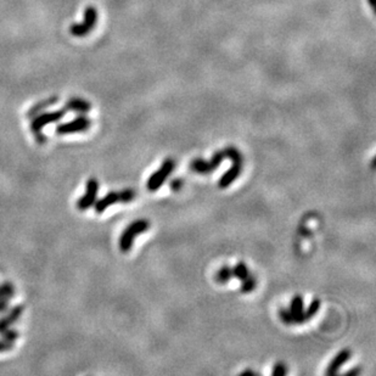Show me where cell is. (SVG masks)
I'll list each match as a JSON object with an SVG mask.
<instances>
[{"label": "cell", "instance_id": "obj_6", "mask_svg": "<svg viewBox=\"0 0 376 376\" xmlns=\"http://www.w3.org/2000/svg\"><path fill=\"white\" fill-rule=\"evenodd\" d=\"M91 127V121L88 119L87 116L82 114V116L76 117L75 120L68 121L66 123H61L56 127V133L59 135H68L73 134V133L85 132Z\"/></svg>", "mask_w": 376, "mask_h": 376}, {"label": "cell", "instance_id": "obj_23", "mask_svg": "<svg viewBox=\"0 0 376 376\" xmlns=\"http://www.w3.org/2000/svg\"><path fill=\"white\" fill-rule=\"evenodd\" d=\"M12 347H14V345H12V342H9V341H5V340H0V352H6V350H10L12 349Z\"/></svg>", "mask_w": 376, "mask_h": 376}, {"label": "cell", "instance_id": "obj_15", "mask_svg": "<svg viewBox=\"0 0 376 376\" xmlns=\"http://www.w3.org/2000/svg\"><path fill=\"white\" fill-rule=\"evenodd\" d=\"M320 306H321L320 299L319 298H314L313 301L311 302V304L308 306V308L306 309V311L303 312V319H304V321L311 320L312 318H313L314 315L317 314L318 312H319Z\"/></svg>", "mask_w": 376, "mask_h": 376}, {"label": "cell", "instance_id": "obj_3", "mask_svg": "<svg viewBox=\"0 0 376 376\" xmlns=\"http://www.w3.org/2000/svg\"><path fill=\"white\" fill-rule=\"evenodd\" d=\"M98 22V10L94 6L89 5L84 10V20L82 24H73L69 27V32L75 37H87L94 27L97 26Z\"/></svg>", "mask_w": 376, "mask_h": 376}, {"label": "cell", "instance_id": "obj_21", "mask_svg": "<svg viewBox=\"0 0 376 376\" xmlns=\"http://www.w3.org/2000/svg\"><path fill=\"white\" fill-rule=\"evenodd\" d=\"M279 315H280V319H281L284 324H286V325L294 324V319H292V315L291 313H290L289 309L281 308L279 311Z\"/></svg>", "mask_w": 376, "mask_h": 376}, {"label": "cell", "instance_id": "obj_1", "mask_svg": "<svg viewBox=\"0 0 376 376\" xmlns=\"http://www.w3.org/2000/svg\"><path fill=\"white\" fill-rule=\"evenodd\" d=\"M150 228V223L146 219H138V221L130 223V224L124 229L120 237V250L123 253L129 252L134 245V239L139 234L146 232Z\"/></svg>", "mask_w": 376, "mask_h": 376}, {"label": "cell", "instance_id": "obj_18", "mask_svg": "<svg viewBox=\"0 0 376 376\" xmlns=\"http://www.w3.org/2000/svg\"><path fill=\"white\" fill-rule=\"evenodd\" d=\"M257 286V280L253 275H248L246 279L241 280V292L242 294H250V292L254 291Z\"/></svg>", "mask_w": 376, "mask_h": 376}, {"label": "cell", "instance_id": "obj_13", "mask_svg": "<svg viewBox=\"0 0 376 376\" xmlns=\"http://www.w3.org/2000/svg\"><path fill=\"white\" fill-rule=\"evenodd\" d=\"M66 111H73V112H78L82 114L88 113L91 110V105L89 101L84 100L81 98H72L66 103Z\"/></svg>", "mask_w": 376, "mask_h": 376}, {"label": "cell", "instance_id": "obj_8", "mask_svg": "<svg viewBox=\"0 0 376 376\" xmlns=\"http://www.w3.org/2000/svg\"><path fill=\"white\" fill-rule=\"evenodd\" d=\"M120 202L124 203L122 191H121V193L111 191V193H108L107 195H105L103 199L97 200V201H95L94 209H95V212L100 215V213H104L105 211H106L110 206L116 205V203H120Z\"/></svg>", "mask_w": 376, "mask_h": 376}, {"label": "cell", "instance_id": "obj_17", "mask_svg": "<svg viewBox=\"0 0 376 376\" xmlns=\"http://www.w3.org/2000/svg\"><path fill=\"white\" fill-rule=\"evenodd\" d=\"M232 269V276H235L238 280H244L246 279L248 275H250V270H248V267L246 266V263L244 262H239L237 263V266L234 267Z\"/></svg>", "mask_w": 376, "mask_h": 376}, {"label": "cell", "instance_id": "obj_20", "mask_svg": "<svg viewBox=\"0 0 376 376\" xmlns=\"http://www.w3.org/2000/svg\"><path fill=\"white\" fill-rule=\"evenodd\" d=\"M0 335H2V339L3 340L9 341V342H14L15 340L18 339V331L12 330V329H10V327H9V329H6V330L3 331V333L0 334Z\"/></svg>", "mask_w": 376, "mask_h": 376}, {"label": "cell", "instance_id": "obj_29", "mask_svg": "<svg viewBox=\"0 0 376 376\" xmlns=\"http://www.w3.org/2000/svg\"><path fill=\"white\" fill-rule=\"evenodd\" d=\"M371 167H372V168H374V167H375V157H374V158H372V162H371Z\"/></svg>", "mask_w": 376, "mask_h": 376}, {"label": "cell", "instance_id": "obj_19", "mask_svg": "<svg viewBox=\"0 0 376 376\" xmlns=\"http://www.w3.org/2000/svg\"><path fill=\"white\" fill-rule=\"evenodd\" d=\"M15 296V288L10 281H5L0 285V298L11 299Z\"/></svg>", "mask_w": 376, "mask_h": 376}, {"label": "cell", "instance_id": "obj_14", "mask_svg": "<svg viewBox=\"0 0 376 376\" xmlns=\"http://www.w3.org/2000/svg\"><path fill=\"white\" fill-rule=\"evenodd\" d=\"M57 101H59V97H50V98L45 99V100H41L39 101V103H37L36 105H33V106L31 107V110L28 111L27 116L30 117V119H33L36 114L45 111V108L53 106L54 104L57 103Z\"/></svg>", "mask_w": 376, "mask_h": 376}, {"label": "cell", "instance_id": "obj_25", "mask_svg": "<svg viewBox=\"0 0 376 376\" xmlns=\"http://www.w3.org/2000/svg\"><path fill=\"white\" fill-rule=\"evenodd\" d=\"M9 301H10V299L0 298V313H2V312H5L6 309L9 308Z\"/></svg>", "mask_w": 376, "mask_h": 376}, {"label": "cell", "instance_id": "obj_5", "mask_svg": "<svg viewBox=\"0 0 376 376\" xmlns=\"http://www.w3.org/2000/svg\"><path fill=\"white\" fill-rule=\"evenodd\" d=\"M227 157V152L224 150H219V151L215 152L212 158L209 161L202 160V158H196L191 163V168L199 174H209L213 171H216L222 163V161Z\"/></svg>", "mask_w": 376, "mask_h": 376}, {"label": "cell", "instance_id": "obj_24", "mask_svg": "<svg viewBox=\"0 0 376 376\" xmlns=\"http://www.w3.org/2000/svg\"><path fill=\"white\" fill-rule=\"evenodd\" d=\"M181 186H183V180H180V179H174V180L172 181V183H171V187H172V189H173V190H175V191L179 190Z\"/></svg>", "mask_w": 376, "mask_h": 376}, {"label": "cell", "instance_id": "obj_12", "mask_svg": "<svg viewBox=\"0 0 376 376\" xmlns=\"http://www.w3.org/2000/svg\"><path fill=\"white\" fill-rule=\"evenodd\" d=\"M22 313H24V306L22 304L15 306L14 308H11L9 313L0 319V334L4 330L9 329L12 324H15L16 321L20 319Z\"/></svg>", "mask_w": 376, "mask_h": 376}, {"label": "cell", "instance_id": "obj_16", "mask_svg": "<svg viewBox=\"0 0 376 376\" xmlns=\"http://www.w3.org/2000/svg\"><path fill=\"white\" fill-rule=\"evenodd\" d=\"M232 278V269L229 266H223L216 274V280L219 284H227Z\"/></svg>", "mask_w": 376, "mask_h": 376}, {"label": "cell", "instance_id": "obj_2", "mask_svg": "<svg viewBox=\"0 0 376 376\" xmlns=\"http://www.w3.org/2000/svg\"><path fill=\"white\" fill-rule=\"evenodd\" d=\"M65 114H66L65 107L60 108V110H56V111H52V112H45V111H43V112L36 114V116L33 117V120H32V123H31L32 132L34 133V135L37 136L39 142H44L45 138L41 135V133H40L41 129H43L45 126H48V124L59 122V121L61 120Z\"/></svg>", "mask_w": 376, "mask_h": 376}, {"label": "cell", "instance_id": "obj_9", "mask_svg": "<svg viewBox=\"0 0 376 376\" xmlns=\"http://www.w3.org/2000/svg\"><path fill=\"white\" fill-rule=\"evenodd\" d=\"M350 359V350L349 349H342L340 350L337 355L334 357L333 361L330 362V364L327 365L326 370H325V375L327 376H334L339 374L341 366L345 363H347Z\"/></svg>", "mask_w": 376, "mask_h": 376}, {"label": "cell", "instance_id": "obj_11", "mask_svg": "<svg viewBox=\"0 0 376 376\" xmlns=\"http://www.w3.org/2000/svg\"><path fill=\"white\" fill-rule=\"evenodd\" d=\"M289 311L292 315L294 324L304 323V319H303L304 304H303V297H302V295H295L294 296V298L291 299V303H290Z\"/></svg>", "mask_w": 376, "mask_h": 376}, {"label": "cell", "instance_id": "obj_27", "mask_svg": "<svg viewBox=\"0 0 376 376\" xmlns=\"http://www.w3.org/2000/svg\"><path fill=\"white\" fill-rule=\"evenodd\" d=\"M240 375L245 376V375H258V374L256 371H252V370H245V371H242Z\"/></svg>", "mask_w": 376, "mask_h": 376}, {"label": "cell", "instance_id": "obj_28", "mask_svg": "<svg viewBox=\"0 0 376 376\" xmlns=\"http://www.w3.org/2000/svg\"><path fill=\"white\" fill-rule=\"evenodd\" d=\"M369 5H370V8L372 9V11H375V0H368Z\"/></svg>", "mask_w": 376, "mask_h": 376}, {"label": "cell", "instance_id": "obj_7", "mask_svg": "<svg viewBox=\"0 0 376 376\" xmlns=\"http://www.w3.org/2000/svg\"><path fill=\"white\" fill-rule=\"evenodd\" d=\"M99 193V181L97 178H90L87 181V189L85 194L77 201V207L81 211H87L91 206H94L95 201L98 200Z\"/></svg>", "mask_w": 376, "mask_h": 376}, {"label": "cell", "instance_id": "obj_26", "mask_svg": "<svg viewBox=\"0 0 376 376\" xmlns=\"http://www.w3.org/2000/svg\"><path fill=\"white\" fill-rule=\"evenodd\" d=\"M361 371H362V369H361V368H353V369H350V370L346 371V372H345V376L358 375V374H361Z\"/></svg>", "mask_w": 376, "mask_h": 376}, {"label": "cell", "instance_id": "obj_22", "mask_svg": "<svg viewBox=\"0 0 376 376\" xmlns=\"http://www.w3.org/2000/svg\"><path fill=\"white\" fill-rule=\"evenodd\" d=\"M286 374H288V368H286V365L284 364V363L279 362L273 366V370H272L273 376H284Z\"/></svg>", "mask_w": 376, "mask_h": 376}, {"label": "cell", "instance_id": "obj_10", "mask_svg": "<svg viewBox=\"0 0 376 376\" xmlns=\"http://www.w3.org/2000/svg\"><path fill=\"white\" fill-rule=\"evenodd\" d=\"M242 171V163L240 162H232V166L229 170L222 175L221 179L218 181V186L221 189H225V187L230 186L235 180L238 179Z\"/></svg>", "mask_w": 376, "mask_h": 376}, {"label": "cell", "instance_id": "obj_4", "mask_svg": "<svg viewBox=\"0 0 376 376\" xmlns=\"http://www.w3.org/2000/svg\"><path fill=\"white\" fill-rule=\"evenodd\" d=\"M175 168V162L172 158H167L163 161V163L161 165V167L158 168L155 173H152L149 177L148 183H146V187L149 191H157L160 187L166 183V180L168 179V177L172 174V172Z\"/></svg>", "mask_w": 376, "mask_h": 376}]
</instances>
